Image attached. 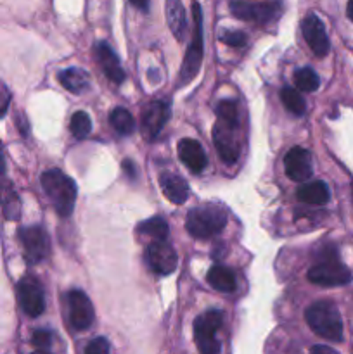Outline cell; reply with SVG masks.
Instances as JSON below:
<instances>
[{"label": "cell", "mask_w": 353, "mask_h": 354, "mask_svg": "<svg viewBox=\"0 0 353 354\" xmlns=\"http://www.w3.org/2000/svg\"><path fill=\"white\" fill-rule=\"evenodd\" d=\"M10 104V90L3 82H0V118L7 113Z\"/></svg>", "instance_id": "cell-33"}, {"label": "cell", "mask_w": 353, "mask_h": 354, "mask_svg": "<svg viewBox=\"0 0 353 354\" xmlns=\"http://www.w3.org/2000/svg\"><path fill=\"white\" fill-rule=\"evenodd\" d=\"M109 121L114 130L121 135H130L135 130V120L132 113L125 107H114L109 114Z\"/></svg>", "instance_id": "cell-25"}, {"label": "cell", "mask_w": 353, "mask_h": 354, "mask_svg": "<svg viewBox=\"0 0 353 354\" xmlns=\"http://www.w3.org/2000/svg\"><path fill=\"white\" fill-rule=\"evenodd\" d=\"M130 2L134 3L135 7H138V9H142V10H147L149 0H130Z\"/></svg>", "instance_id": "cell-37"}, {"label": "cell", "mask_w": 353, "mask_h": 354, "mask_svg": "<svg viewBox=\"0 0 353 354\" xmlns=\"http://www.w3.org/2000/svg\"><path fill=\"white\" fill-rule=\"evenodd\" d=\"M206 282L215 290H218V292H234L235 286H237V282H235V273L230 268H227V266L220 265L210 268V272L206 275Z\"/></svg>", "instance_id": "cell-21"}, {"label": "cell", "mask_w": 353, "mask_h": 354, "mask_svg": "<svg viewBox=\"0 0 353 354\" xmlns=\"http://www.w3.org/2000/svg\"><path fill=\"white\" fill-rule=\"evenodd\" d=\"M68 310H69V324L76 330H87L93 324V306L85 292L78 289L69 290L68 296Z\"/></svg>", "instance_id": "cell-12"}, {"label": "cell", "mask_w": 353, "mask_h": 354, "mask_svg": "<svg viewBox=\"0 0 353 354\" xmlns=\"http://www.w3.org/2000/svg\"><path fill=\"white\" fill-rule=\"evenodd\" d=\"M145 263L158 275H170L176 268V252L166 241H154L145 248Z\"/></svg>", "instance_id": "cell-9"}, {"label": "cell", "mask_w": 353, "mask_h": 354, "mask_svg": "<svg viewBox=\"0 0 353 354\" xmlns=\"http://www.w3.org/2000/svg\"><path fill=\"white\" fill-rule=\"evenodd\" d=\"M298 199L305 204H310V206H324L329 201L331 194H329L327 185L320 180H314V182H308L305 185H301L298 189Z\"/></svg>", "instance_id": "cell-20"}, {"label": "cell", "mask_w": 353, "mask_h": 354, "mask_svg": "<svg viewBox=\"0 0 353 354\" xmlns=\"http://www.w3.org/2000/svg\"><path fill=\"white\" fill-rule=\"evenodd\" d=\"M31 354H51V353H47V351H40V349H38V351H35V353H31Z\"/></svg>", "instance_id": "cell-39"}, {"label": "cell", "mask_w": 353, "mask_h": 354, "mask_svg": "<svg viewBox=\"0 0 353 354\" xmlns=\"http://www.w3.org/2000/svg\"><path fill=\"white\" fill-rule=\"evenodd\" d=\"M346 14H348L350 19L353 21V0H350V2H348V7H346Z\"/></svg>", "instance_id": "cell-38"}, {"label": "cell", "mask_w": 353, "mask_h": 354, "mask_svg": "<svg viewBox=\"0 0 353 354\" xmlns=\"http://www.w3.org/2000/svg\"><path fill=\"white\" fill-rule=\"evenodd\" d=\"M31 342L37 346L40 351L44 349L51 348L52 344V332L51 330H45V328H40V330H35L33 335H31Z\"/></svg>", "instance_id": "cell-31"}, {"label": "cell", "mask_w": 353, "mask_h": 354, "mask_svg": "<svg viewBox=\"0 0 353 354\" xmlns=\"http://www.w3.org/2000/svg\"><path fill=\"white\" fill-rule=\"evenodd\" d=\"M280 100H282L284 107L294 116H303L305 111H307V102H305L303 95L291 86L280 90Z\"/></svg>", "instance_id": "cell-26"}, {"label": "cell", "mask_w": 353, "mask_h": 354, "mask_svg": "<svg viewBox=\"0 0 353 354\" xmlns=\"http://www.w3.org/2000/svg\"><path fill=\"white\" fill-rule=\"evenodd\" d=\"M227 225V213L220 204H203L187 214L185 228L192 237L210 239L220 234Z\"/></svg>", "instance_id": "cell-3"}, {"label": "cell", "mask_w": 353, "mask_h": 354, "mask_svg": "<svg viewBox=\"0 0 353 354\" xmlns=\"http://www.w3.org/2000/svg\"><path fill=\"white\" fill-rule=\"evenodd\" d=\"M69 130L75 135V138L82 140V138H87L92 131V120H90L89 114L85 111H78L71 116V123H69Z\"/></svg>", "instance_id": "cell-28"}, {"label": "cell", "mask_w": 353, "mask_h": 354, "mask_svg": "<svg viewBox=\"0 0 353 354\" xmlns=\"http://www.w3.org/2000/svg\"><path fill=\"white\" fill-rule=\"evenodd\" d=\"M220 40L230 47H242L248 41V37L242 31H224L220 35Z\"/></svg>", "instance_id": "cell-30"}, {"label": "cell", "mask_w": 353, "mask_h": 354, "mask_svg": "<svg viewBox=\"0 0 353 354\" xmlns=\"http://www.w3.org/2000/svg\"><path fill=\"white\" fill-rule=\"evenodd\" d=\"M294 83L301 92H315L320 85V80L311 68H301L294 73Z\"/></svg>", "instance_id": "cell-27"}, {"label": "cell", "mask_w": 353, "mask_h": 354, "mask_svg": "<svg viewBox=\"0 0 353 354\" xmlns=\"http://www.w3.org/2000/svg\"><path fill=\"white\" fill-rule=\"evenodd\" d=\"M307 324L318 337L331 342L343 341V320L332 301H317L305 311Z\"/></svg>", "instance_id": "cell-1"}, {"label": "cell", "mask_w": 353, "mask_h": 354, "mask_svg": "<svg viewBox=\"0 0 353 354\" xmlns=\"http://www.w3.org/2000/svg\"><path fill=\"white\" fill-rule=\"evenodd\" d=\"M59 82L68 92L80 93L89 86V75L80 68H68L66 71L59 73Z\"/></svg>", "instance_id": "cell-23"}, {"label": "cell", "mask_w": 353, "mask_h": 354, "mask_svg": "<svg viewBox=\"0 0 353 354\" xmlns=\"http://www.w3.org/2000/svg\"><path fill=\"white\" fill-rule=\"evenodd\" d=\"M224 325V313L218 310H210L199 315L194 320V341L201 354H220V341L217 332Z\"/></svg>", "instance_id": "cell-4"}, {"label": "cell", "mask_w": 353, "mask_h": 354, "mask_svg": "<svg viewBox=\"0 0 353 354\" xmlns=\"http://www.w3.org/2000/svg\"><path fill=\"white\" fill-rule=\"evenodd\" d=\"M93 54H96V59L97 62H99L100 68H102L104 75H106L111 82L118 83V85L125 82L127 75H125L123 68H121L120 59H118V55L114 54V50L106 44V41L96 44Z\"/></svg>", "instance_id": "cell-16"}, {"label": "cell", "mask_w": 353, "mask_h": 354, "mask_svg": "<svg viewBox=\"0 0 353 354\" xmlns=\"http://www.w3.org/2000/svg\"><path fill=\"white\" fill-rule=\"evenodd\" d=\"M170 118V106L163 100H156L151 102L149 106H145V109L142 111V133L147 140H154L159 135V131L163 130V127L166 124Z\"/></svg>", "instance_id": "cell-14"}, {"label": "cell", "mask_w": 353, "mask_h": 354, "mask_svg": "<svg viewBox=\"0 0 353 354\" xmlns=\"http://www.w3.org/2000/svg\"><path fill=\"white\" fill-rule=\"evenodd\" d=\"M192 14H194V35L192 40H190L189 48H187L185 59H183L182 71H180V82L187 83L197 75L201 68V62H203V54H204V44H203V14H201L199 3L194 2L192 6Z\"/></svg>", "instance_id": "cell-5"}, {"label": "cell", "mask_w": 353, "mask_h": 354, "mask_svg": "<svg viewBox=\"0 0 353 354\" xmlns=\"http://www.w3.org/2000/svg\"><path fill=\"white\" fill-rule=\"evenodd\" d=\"M237 128L239 124L227 123V121L221 120H217L213 127V144L220 154L221 161H225L227 165H234L239 159V152H241Z\"/></svg>", "instance_id": "cell-8"}, {"label": "cell", "mask_w": 353, "mask_h": 354, "mask_svg": "<svg viewBox=\"0 0 353 354\" xmlns=\"http://www.w3.org/2000/svg\"><path fill=\"white\" fill-rule=\"evenodd\" d=\"M17 299H19L21 310L30 318H37L45 310L44 289L40 282L33 277H24L17 283Z\"/></svg>", "instance_id": "cell-10"}, {"label": "cell", "mask_w": 353, "mask_h": 354, "mask_svg": "<svg viewBox=\"0 0 353 354\" xmlns=\"http://www.w3.org/2000/svg\"><path fill=\"white\" fill-rule=\"evenodd\" d=\"M85 354H111L109 351V341L106 337H97L89 342Z\"/></svg>", "instance_id": "cell-32"}, {"label": "cell", "mask_w": 353, "mask_h": 354, "mask_svg": "<svg viewBox=\"0 0 353 354\" xmlns=\"http://www.w3.org/2000/svg\"><path fill=\"white\" fill-rule=\"evenodd\" d=\"M0 203H2L3 216L9 221H14L19 218L21 214V203L17 197L16 190H14L12 183L7 182L6 178L0 182Z\"/></svg>", "instance_id": "cell-22"}, {"label": "cell", "mask_w": 353, "mask_h": 354, "mask_svg": "<svg viewBox=\"0 0 353 354\" xmlns=\"http://www.w3.org/2000/svg\"><path fill=\"white\" fill-rule=\"evenodd\" d=\"M352 187H353V185H352Z\"/></svg>", "instance_id": "cell-40"}, {"label": "cell", "mask_w": 353, "mask_h": 354, "mask_svg": "<svg viewBox=\"0 0 353 354\" xmlns=\"http://www.w3.org/2000/svg\"><path fill=\"white\" fill-rule=\"evenodd\" d=\"M137 232L141 235H147V237L154 239V241H166V237H168V223H166L165 218L152 216L138 223Z\"/></svg>", "instance_id": "cell-24"}, {"label": "cell", "mask_w": 353, "mask_h": 354, "mask_svg": "<svg viewBox=\"0 0 353 354\" xmlns=\"http://www.w3.org/2000/svg\"><path fill=\"white\" fill-rule=\"evenodd\" d=\"M19 241L24 248V258L31 265L44 261L51 252V242H48L47 234L38 227L21 228Z\"/></svg>", "instance_id": "cell-11"}, {"label": "cell", "mask_w": 353, "mask_h": 354, "mask_svg": "<svg viewBox=\"0 0 353 354\" xmlns=\"http://www.w3.org/2000/svg\"><path fill=\"white\" fill-rule=\"evenodd\" d=\"M284 168H286V175L294 182H307L314 175V168H311V156L307 149L303 147H293L287 151L286 158H284Z\"/></svg>", "instance_id": "cell-15"}, {"label": "cell", "mask_w": 353, "mask_h": 354, "mask_svg": "<svg viewBox=\"0 0 353 354\" xmlns=\"http://www.w3.org/2000/svg\"><path fill=\"white\" fill-rule=\"evenodd\" d=\"M230 12L237 19L256 24H269L282 12L279 2H249V0H232Z\"/></svg>", "instance_id": "cell-6"}, {"label": "cell", "mask_w": 353, "mask_h": 354, "mask_svg": "<svg viewBox=\"0 0 353 354\" xmlns=\"http://www.w3.org/2000/svg\"><path fill=\"white\" fill-rule=\"evenodd\" d=\"M44 192L51 199L59 216L68 218L73 213L76 203V183L59 169H48L40 178Z\"/></svg>", "instance_id": "cell-2"}, {"label": "cell", "mask_w": 353, "mask_h": 354, "mask_svg": "<svg viewBox=\"0 0 353 354\" xmlns=\"http://www.w3.org/2000/svg\"><path fill=\"white\" fill-rule=\"evenodd\" d=\"M179 158L192 173H201L208 166L204 149L194 138H182L179 142Z\"/></svg>", "instance_id": "cell-17"}, {"label": "cell", "mask_w": 353, "mask_h": 354, "mask_svg": "<svg viewBox=\"0 0 353 354\" xmlns=\"http://www.w3.org/2000/svg\"><path fill=\"white\" fill-rule=\"evenodd\" d=\"M6 178V161H3V154H2V144H0V182Z\"/></svg>", "instance_id": "cell-36"}, {"label": "cell", "mask_w": 353, "mask_h": 354, "mask_svg": "<svg viewBox=\"0 0 353 354\" xmlns=\"http://www.w3.org/2000/svg\"><path fill=\"white\" fill-rule=\"evenodd\" d=\"M217 116L218 120L227 121V123L239 124V113H237V104L232 100H221L217 106Z\"/></svg>", "instance_id": "cell-29"}, {"label": "cell", "mask_w": 353, "mask_h": 354, "mask_svg": "<svg viewBox=\"0 0 353 354\" xmlns=\"http://www.w3.org/2000/svg\"><path fill=\"white\" fill-rule=\"evenodd\" d=\"M123 169H125V173H127V175L130 176V178H135V173H137V168H135V165L130 161V159H125V161H123Z\"/></svg>", "instance_id": "cell-35"}, {"label": "cell", "mask_w": 353, "mask_h": 354, "mask_svg": "<svg viewBox=\"0 0 353 354\" xmlns=\"http://www.w3.org/2000/svg\"><path fill=\"white\" fill-rule=\"evenodd\" d=\"M308 280L315 286L339 287L352 282V272L338 259H324L308 270Z\"/></svg>", "instance_id": "cell-7"}, {"label": "cell", "mask_w": 353, "mask_h": 354, "mask_svg": "<svg viewBox=\"0 0 353 354\" xmlns=\"http://www.w3.org/2000/svg\"><path fill=\"white\" fill-rule=\"evenodd\" d=\"M159 187H161L163 194L170 203L183 204L189 199V185L182 176L175 175V173H161L159 175Z\"/></svg>", "instance_id": "cell-18"}, {"label": "cell", "mask_w": 353, "mask_h": 354, "mask_svg": "<svg viewBox=\"0 0 353 354\" xmlns=\"http://www.w3.org/2000/svg\"><path fill=\"white\" fill-rule=\"evenodd\" d=\"M165 10L166 21H168V26L172 30L173 37L182 41L187 33V16L182 2L180 0H166Z\"/></svg>", "instance_id": "cell-19"}, {"label": "cell", "mask_w": 353, "mask_h": 354, "mask_svg": "<svg viewBox=\"0 0 353 354\" xmlns=\"http://www.w3.org/2000/svg\"><path fill=\"white\" fill-rule=\"evenodd\" d=\"M301 31H303V37L307 40L308 47L311 48V52L317 57H324L329 48H331V44H329V37L325 33L322 21L315 14H308L303 23H301Z\"/></svg>", "instance_id": "cell-13"}, {"label": "cell", "mask_w": 353, "mask_h": 354, "mask_svg": "<svg viewBox=\"0 0 353 354\" xmlns=\"http://www.w3.org/2000/svg\"><path fill=\"white\" fill-rule=\"evenodd\" d=\"M310 354H339V353L334 351L332 348H329V346H314Z\"/></svg>", "instance_id": "cell-34"}]
</instances>
